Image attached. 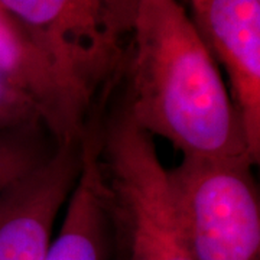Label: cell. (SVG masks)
Segmentation results:
<instances>
[{
    "label": "cell",
    "instance_id": "3957f363",
    "mask_svg": "<svg viewBox=\"0 0 260 260\" xmlns=\"http://www.w3.org/2000/svg\"><path fill=\"white\" fill-rule=\"evenodd\" d=\"M247 158H186L167 169L169 204L194 260H260V195Z\"/></svg>",
    "mask_w": 260,
    "mask_h": 260
},
{
    "label": "cell",
    "instance_id": "7a4b0ae2",
    "mask_svg": "<svg viewBox=\"0 0 260 260\" xmlns=\"http://www.w3.org/2000/svg\"><path fill=\"white\" fill-rule=\"evenodd\" d=\"M114 240L124 260H194L169 204L167 169L148 133L120 104L99 129Z\"/></svg>",
    "mask_w": 260,
    "mask_h": 260
},
{
    "label": "cell",
    "instance_id": "5b68a950",
    "mask_svg": "<svg viewBox=\"0 0 260 260\" xmlns=\"http://www.w3.org/2000/svg\"><path fill=\"white\" fill-rule=\"evenodd\" d=\"M83 139L52 153L0 192V260H47L56 217L80 177Z\"/></svg>",
    "mask_w": 260,
    "mask_h": 260
},
{
    "label": "cell",
    "instance_id": "52a82bcc",
    "mask_svg": "<svg viewBox=\"0 0 260 260\" xmlns=\"http://www.w3.org/2000/svg\"><path fill=\"white\" fill-rule=\"evenodd\" d=\"M0 77L37 103L58 142L83 139L93 106L0 0Z\"/></svg>",
    "mask_w": 260,
    "mask_h": 260
},
{
    "label": "cell",
    "instance_id": "8fae6325",
    "mask_svg": "<svg viewBox=\"0 0 260 260\" xmlns=\"http://www.w3.org/2000/svg\"><path fill=\"white\" fill-rule=\"evenodd\" d=\"M189 3H191V6H192V12H194V13H197L198 10L204 6L205 0H189Z\"/></svg>",
    "mask_w": 260,
    "mask_h": 260
},
{
    "label": "cell",
    "instance_id": "30bf717a",
    "mask_svg": "<svg viewBox=\"0 0 260 260\" xmlns=\"http://www.w3.org/2000/svg\"><path fill=\"white\" fill-rule=\"evenodd\" d=\"M37 126L47 129L44 114L37 103L25 91L0 77V133Z\"/></svg>",
    "mask_w": 260,
    "mask_h": 260
},
{
    "label": "cell",
    "instance_id": "9c48e42d",
    "mask_svg": "<svg viewBox=\"0 0 260 260\" xmlns=\"http://www.w3.org/2000/svg\"><path fill=\"white\" fill-rule=\"evenodd\" d=\"M58 145L45 127L0 133V192L52 153Z\"/></svg>",
    "mask_w": 260,
    "mask_h": 260
},
{
    "label": "cell",
    "instance_id": "ba28073f",
    "mask_svg": "<svg viewBox=\"0 0 260 260\" xmlns=\"http://www.w3.org/2000/svg\"><path fill=\"white\" fill-rule=\"evenodd\" d=\"M65 205L47 260H109L114 239L110 192L100 162L99 129L93 123L84 133L80 177Z\"/></svg>",
    "mask_w": 260,
    "mask_h": 260
},
{
    "label": "cell",
    "instance_id": "277c9868",
    "mask_svg": "<svg viewBox=\"0 0 260 260\" xmlns=\"http://www.w3.org/2000/svg\"><path fill=\"white\" fill-rule=\"evenodd\" d=\"M94 106L120 80L140 0H2Z\"/></svg>",
    "mask_w": 260,
    "mask_h": 260
},
{
    "label": "cell",
    "instance_id": "6da1fadb",
    "mask_svg": "<svg viewBox=\"0 0 260 260\" xmlns=\"http://www.w3.org/2000/svg\"><path fill=\"white\" fill-rule=\"evenodd\" d=\"M121 77L123 106L150 138L186 158L251 160L218 64L178 0H140Z\"/></svg>",
    "mask_w": 260,
    "mask_h": 260
},
{
    "label": "cell",
    "instance_id": "8992f818",
    "mask_svg": "<svg viewBox=\"0 0 260 260\" xmlns=\"http://www.w3.org/2000/svg\"><path fill=\"white\" fill-rule=\"evenodd\" d=\"M195 26L229 80L251 160L260 159V0H205Z\"/></svg>",
    "mask_w": 260,
    "mask_h": 260
}]
</instances>
